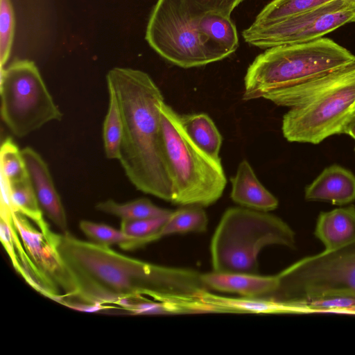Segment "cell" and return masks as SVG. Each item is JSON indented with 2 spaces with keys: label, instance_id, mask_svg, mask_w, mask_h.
Instances as JSON below:
<instances>
[{
  "label": "cell",
  "instance_id": "6da1fadb",
  "mask_svg": "<svg viewBox=\"0 0 355 355\" xmlns=\"http://www.w3.org/2000/svg\"><path fill=\"white\" fill-rule=\"evenodd\" d=\"M51 241L76 286L77 302L105 305L121 300H152L193 312L209 290L201 273L127 257L110 247L80 240L69 232Z\"/></svg>",
  "mask_w": 355,
  "mask_h": 355
},
{
  "label": "cell",
  "instance_id": "7a4b0ae2",
  "mask_svg": "<svg viewBox=\"0 0 355 355\" xmlns=\"http://www.w3.org/2000/svg\"><path fill=\"white\" fill-rule=\"evenodd\" d=\"M119 105L123 133L119 159L139 191L171 202L172 179L162 125V93L145 71L114 67L106 76Z\"/></svg>",
  "mask_w": 355,
  "mask_h": 355
},
{
  "label": "cell",
  "instance_id": "3957f363",
  "mask_svg": "<svg viewBox=\"0 0 355 355\" xmlns=\"http://www.w3.org/2000/svg\"><path fill=\"white\" fill-rule=\"evenodd\" d=\"M354 60L351 51L323 37L266 49L247 69L242 98L270 101L286 89L340 69Z\"/></svg>",
  "mask_w": 355,
  "mask_h": 355
},
{
  "label": "cell",
  "instance_id": "277c9868",
  "mask_svg": "<svg viewBox=\"0 0 355 355\" xmlns=\"http://www.w3.org/2000/svg\"><path fill=\"white\" fill-rule=\"evenodd\" d=\"M295 232L282 218L246 207H231L223 214L211 238L213 271L258 274V255L266 246L293 248Z\"/></svg>",
  "mask_w": 355,
  "mask_h": 355
},
{
  "label": "cell",
  "instance_id": "5b68a950",
  "mask_svg": "<svg viewBox=\"0 0 355 355\" xmlns=\"http://www.w3.org/2000/svg\"><path fill=\"white\" fill-rule=\"evenodd\" d=\"M173 204L207 207L222 196L227 179L218 160L200 148L184 128L181 116L163 101L159 106Z\"/></svg>",
  "mask_w": 355,
  "mask_h": 355
},
{
  "label": "cell",
  "instance_id": "8992f818",
  "mask_svg": "<svg viewBox=\"0 0 355 355\" xmlns=\"http://www.w3.org/2000/svg\"><path fill=\"white\" fill-rule=\"evenodd\" d=\"M191 0H157L149 15L145 39L162 58L182 68L198 67L228 56L198 27Z\"/></svg>",
  "mask_w": 355,
  "mask_h": 355
},
{
  "label": "cell",
  "instance_id": "52a82bcc",
  "mask_svg": "<svg viewBox=\"0 0 355 355\" xmlns=\"http://www.w3.org/2000/svg\"><path fill=\"white\" fill-rule=\"evenodd\" d=\"M277 276V288L264 299L293 305L330 295L355 297V240L300 259Z\"/></svg>",
  "mask_w": 355,
  "mask_h": 355
},
{
  "label": "cell",
  "instance_id": "ba28073f",
  "mask_svg": "<svg viewBox=\"0 0 355 355\" xmlns=\"http://www.w3.org/2000/svg\"><path fill=\"white\" fill-rule=\"evenodd\" d=\"M1 115L18 137H23L62 114L34 62L16 59L0 71Z\"/></svg>",
  "mask_w": 355,
  "mask_h": 355
},
{
  "label": "cell",
  "instance_id": "9c48e42d",
  "mask_svg": "<svg viewBox=\"0 0 355 355\" xmlns=\"http://www.w3.org/2000/svg\"><path fill=\"white\" fill-rule=\"evenodd\" d=\"M354 112L355 76L290 108L282 119V133L291 142L318 144L343 134Z\"/></svg>",
  "mask_w": 355,
  "mask_h": 355
},
{
  "label": "cell",
  "instance_id": "30bf717a",
  "mask_svg": "<svg viewBox=\"0 0 355 355\" xmlns=\"http://www.w3.org/2000/svg\"><path fill=\"white\" fill-rule=\"evenodd\" d=\"M354 14L342 0H332L313 10L274 23L250 25L242 35L245 42L262 49L308 42L353 22Z\"/></svg>",
  "mask_w": 355,
  "mask_h": 355
},
{
  "label": "cell",
  "instance_id": "8fae6325",
  "mask_svg": "<svg viewBox=\"0 0 355 355\" xmlns=\"http://www.w3.org/2000/svg\"><path fill=\"white\" fill-rule=\"evenodd\" d=\"M12 220L24 247L37 268L60 288L66 298H74L76 289L55 245L28 218L12 213Z\"/></svg>",
  "mask_w": 355,
  "mask_h": 355
},
{
  "label": "cell",
  "instance_id": "7c38bea8",
  "mask_svg": "<svg viewBox=\"0 0 355 355\" xmlns=\"http://www.w3.org/2000/svg\"><path fill=\"white\" fill-rule=\"evenodd\" d=\"M0 240L15 270L32 288L57 302H64L59 287L37 268L26 251L12 218L1 219Z\"/></svg>",
  "mask_w": 355,
  "mask_h": 355
},
{
  "label": "cell",
  "instance_id": "4fadbf2b",
  "mask_svg": "<svg viewBox=\"0 0 355 355\" xmlns=\"http://www.w3.org/2000/svg\"><path fill=\"white\" fill-rule=\"evenodd\" d=\"M21 153L30 180L43 212L62 232H68L65 210L47 164L31 147L24 148Z\"/></svg>",
  "mask_w": 355,
  "mask_h": 355
},
{
  "label": "cell",
  "instance_id": "5bb4252c",
  "mask_svg": "<svg viewBox=\"0 0 355 355\" xmlns=\"http://www.w3.org/2000/svg\"><path fill=\"white\" fill-rule=\"evenodd\" d=\"M307 200L345 205L355 200V175L347 168L333 164L325 168L304 192Z\"/></svg>",
  "mask_w": 355,
  "mask_h": 355
},
{
  "label": "cell",
  "instance_id": "9a60e30c",
  "mask_svg": "<svg viewBox=\"0 0 355 355\" xmlns=\"http://www.w3.org/2000/svg\"><path fill=\"white\" fill-rule=\"evenodd\" d=\"M201 277L209 289L236 293L248 298H264L274 292L278 286L277 275L212 271L202 274Z\"/></svg>",
  "mask_w": 355,
  "mask_h": 355
},
{
  "label": "cell",
  "instance_id": "2e32d148",
  "mask_svg": "<svg viewBox=\"0 0 355 355\" xmlns=\"http://www.w3.org/2000/svg\"><path fill=\"white\" fill-rule=\"evenodd\" d=\"M231 182V198L241 206L265 212L278 207L277 198L260 182L247 160L239 164Z\"/></svg>",
  "mask_w": 355,
  "mask_h": 355
},
{
  "label": "cell",
  "instance_id": "e0dca14e",
  "mask_svg": "<svg viewBox=\"0 0 355 355\" xmlns=\"http://www.w3.org/2000/svg\"><path fill=\"white\" fill-rule=\"evenodd\" d=\"M355 76V60L343 67L286 89L274 96L270 101L292 108L300 105L315 96Z\"/></svg>",
  "mask_w": 355,
  "mask_h": 355
},
{
  "label": "cell",
  "instance_id": "ac0fdd59",
  "mask_svg": "<svg viewBox=\"0 0 355 355\" xmlns=\"http://www.w3.org/2000/svg\"><path fill=\"white\" fill-rule=\"evenodd\" d=\"M315 234L326 250L341 247L355 240V207L337 208L321 212Z\"/></svg>",
  "mask_w": 355,
  "mask_h": 355
},
{
  "label": "cell",
  "instance_id": "d6986e66",
  "mask_svg": "<svg viewBox=\"0 0 355 355\" xmlns=\"http://www.w3.org/2000/svg\"><path fill=\"white\" fill-rule=\"evenodd\" d=\"M198 27L201 33L215 45L231 55L239 47V37L231 17L216 12L199 16Z\"/></svg>",
  "mask_w": 355,
  "mask_h": 355
},
{
  "label": "cell",
  "instance_id": "ffe728a7",
  "mask_svg": "<svg viewBox=\"0 0 355 355\" xmlns=\"http://www.w3.org/2000/svg\"><path fill=\"white\" fill-rule=\"evenodd\" d=\"M180 116L182 125L191 139L209 155L220 160L223 139L210 116L205 113Z\"/></svg>",
  "mask_w": 355,
  "mask_h": 355
},
{
  "label": "cell",
  "instance_id": "44dd1931",
  "mask_svg": "<svg viewBox=\"0 0 355 355\" xmlns=\"http://www.w3.org/2000/svg\"><path fill=\"white\" fill-rule=\"evenodd\" d=\"M10 184L11 200L13 211L31 220L38 229L50 239L53 231L43 217V211L39 204L29 176Z\"/></svg>",
  "mask_w": 355,
  "mask_h": 355
},
{
  "label": "cell",
  "instance_id": "7402d4cb",
  "mask_svg": "<svg viewBox=\"0 0 355 355\" xmlns=\"http://www.w3.org/2000/svg\"><path fill=\"white\" fill-rule=\"evenodd\" d=\"M95 209L99 211L121 218V220H134L168 216L172 211L154 205L146 198L119 203L109 199L98 202Z\"/></svg>",
  "mask_w": 355,
  "mask_h": 355
},
{
  "label": "cell",
  "instance_id": "603a6c76",
  "mask_svg": "<svg viewBox=\"0 0 355 355\" xmlns=\"http://www.w3.org/2000/svg\"><path fill=\"white\" fill-rule=\"evenodd\" d=\"M107 85L109 105L103 126V139L107 158L119 159L123 133L122 116L114 89Z\"/></svg>",
  "mask_w": 355,
  "mask_h": 355
},
{
  "label": "cell",
  "instance_id": "cb8c5ba5",
  "mask_svg": "<svg viewBox=\"0 0 355 355\" xmlns=\"http://www.w3.org/2000/svg\"><path fill=\"white\" fill-rule=\"evenodd\" d=\"M208 218L203 207L186 205L172 211L161 230V236L207 230Z\"/></svg>",
  "mask_w": 355,
  "mask_h": 355
},
{
  "label": "cell",
  "instance_id": "d4e9b609",
  "mask_svg": "<svg viewBox=\"0 0 355 355\" xmlns=\"http://www.w3.org/2000/svg\"><path fill=\"white\" fill-rule=\"evenodd\" d=\"M332 0H272L257 15L253 26L279 21L318 8Z\"/></svg>",
  "mask_w": 355,
  "mask_h": 355
},
{
  "label": "cell",
  "instance_id": "484cf974",
  "mask_svg": "<svg viewBox=\"0 0 355 355\" xmlns=\"http://www.w3.org/2000/svg\"><path fill=\"white\" fill-rule=\"evenodd\" d=\"M79 227L85 235L94 243L110 247L117 245L126 250L141 248L147 243L138 239L126 235L121 230H116L103 223L83 220Z\"/></svg>",
  "mask_w": 355,
  "mask_h": 355
},
{
  "label": "cell",
  "instance_id": "4316f807",
  "mask_svg": "<svg viewBox=\"0 0 355 355\" xmlns=\"http://www.w3.org/2000/svg\"><path fill=\"white\" fill-rule=\"evenodd\" d=\"M0 173L10 182L29 176L21 150L10 137L6 138L1 146Z\"/></svg>",
  "mask_w": 355,
  "mask_h": 355
},
{
  "label": "cell",
  "instance_id": "83f0119b",
  "mask_svg": "<svg viewBox=\"0 0 355 355\" xmlns=\"http://www.w3.org/2000/svg\"><path fill=\"white\" fill-rule=\"evenodd\" d=\"M295 313L331 311L355 313V297L330 295L293 304Z\"/></svg>",
  "mask_w": 355,
  "mask_h": 355
},
{
  "label": "cell",
  "instance_id": "f1b7e54d",
  "mask_svg": "<svg viewBox=\"0 0 355 355\" xmlns=\"http://www.w3.org/2000/svg\"><path fill=\"white\" fill-rule=\"evenodd\" d=\"M168 216L141 220H121V230L126 235L141 239L147 244L160 238L161 230Z\"/></svg>",
  "mask_w": 355,
  "mask_h": 355
},
{
  "label": "cell",
  "instance_id": "f546056e",
  "mask_svg": "<svg viewBox=\"0 0 355 355\" xmlns=\"http://www.w3.org/2000/svg\"><path fill=\"white\" fill-rule=\"evenodd\" d=\"M15 32V16L11 0H0V66L10 56Z\"/></svg>",
  "mask_w": 355,
  "mask_h": 355
},
{
  "label": "cell",
  "instance_id": "4dcf8cb0",
  "mask_svg": "<svg viewBox=\"0 0 355 355\" xmlns=\"http://www.w3.org/2000/svg\"><path fill=\"white\" fill-rule=\"evenodd\" d=\"M200 14L216 12L231 17L234 10L244 0H191Z\"/></svg>",
  "mask_w": 355,
  "mask_h": 355
},
{
  "label": "cell",
  "instance_id": "1f68e13d",
  "mask_svg": "<svg viewBox=\"0 0 355 355\" xmlns=\"http://www.w3.org/2000/svg\"><path fill=\"white\" fill-rule=\"evenodd\" d=\"M343 134H345L351 137L355 140V112L349 119L343 130Z\"/></svg>",
  "mask_w": 355,
  "mask_h": 355
},
{
  "label": "cell",
  "instance_id": "d6a6232c",
  "mask_svg": "<svg viewBox=\"0 0 355 355\" xmlns=\"http://www.w3.org/2000/svg\"><path fill=\"white\" fill-rule=\"evenodd\" d=\"M347 9L352 11L354 14L353 22H355V0H342Z\"/></svg>",
  "mask_w": 355,
  "mask_h": 355
},
{
  "label": "cell",
  "instance_id": "836d02e7",
  "mask_svg": "<svg viewBox=\"0 0 355 355\" xmlns=\"http://www.w3.org/2000/svg\"><path fill=\"white\" fill-rule=\"evenodd\" d=\"M354 150H355V148H354Z\"/></svg>",
  "mask_w": 355,
  "mask_h": 355
}]
</instances>
